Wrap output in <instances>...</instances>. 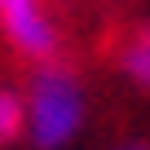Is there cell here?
I'll list each match as a JSON object with an SVG mask.
<instances>
[{
    "label": "cell",
    "mask_w": 150,
    "mask_h": 150,
    "mask_svg": "<svg viewBox=\"0 0 150 150\" xmlns=\"http://www.w3.org/2000/svg\"><path fill=\"white\" fill-rule=\"evenodd\" d=\"M88 124L84 80L62 62H40L22 88V141L31 150H66Z\"/></svg>",
    "instance_id": "1"
},
{
    "label": "cell",
    "mask_w": 150,
    "mask_h": 150,
    "mask_svg": "<svg viewBox=\"0 0 150 150\" xmlns=\"http://www.w3.org/2000/svg\"><path fill=\"white\" fill-rule=\"evenodd\" d=\"M0 35L13 44V53H22L35 66L57 62L62 49V31L44 0H0Z\"/></svg>",
    "instance_id": "2"
},
{
    "label": "cell",
    "mask_w": 150,
    "mask_h": 150,
    "mask_svg": "<svg viewBox=\"0 0 150 150\" xmlns=\"http://www.w3.org/2000/svg\"><path fill=\"white\" fill-rule=\"evenodd\" d=\"M115 150H150V141H119Z\"/></svg>",
    "instance_id": "5"
},
{
    "label": "cell",
    "mask_w": 150,
    "mask_h": 150,
    "mask_svg": "<svg viewBox=\"0 0 150 150\" xmlns=\"http://www.w3.org/2000/svg\"><path fill=\"white\" fill-rule=\"evenodd\" d=\"M119 75L132 84V88H141V93H150V22H141L137 31H128V40L119 44Z\"/></svg>",
    "instance_id": "3"
},
{
    "label": "cell",
    "mask_w": 150,
    "mask_h": 150,
    "mask_svg": "<svg viewBox=\"0 0 150 150\" xmlns=\"http://www.w3.org/2000/svg\"><path fill=\"white\" fill-rule=\"evenodd\" d=\"M22 141V93L0 84V150Z\"/></svg>",
    "instance_id": "4"
}]
</instances>
